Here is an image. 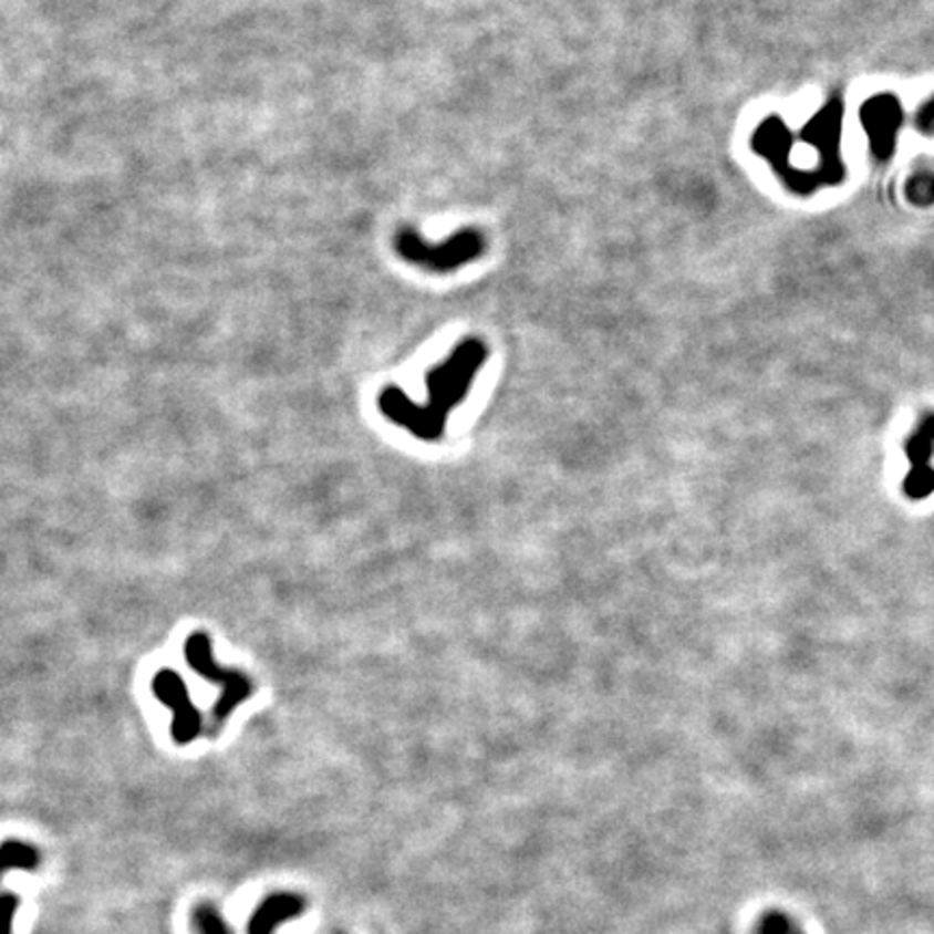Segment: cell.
<instances>
[{
  "label": "cell",
  "mask_w": 934,
  "mask_h": 934,
  "mask_svg": "<svg viewBox=\"0 0 934 934\" xmlns=\"http://www.w3.org/2000/svg\"><path fill=\"white\" fill-rule=\"evenodd\" d=\"M305 909V900L292 893L269 895L253 913L249 922V934H273L288 920H294Z\"/></svg>",
  "instance_id": "cell-8"
},
{
  "label": "cell",
  "mask_w": 934,
  "mask_h": 934,
  "mask_svg": "<svg viewBox=\"0 0 934 934\" xmlns=\"http://www.w3.org/2000/svg\"><path fill=\"white\" fill-rule=\"evenodd\" d=\"M792 147H795V135L786 126L781 117H768L761 122L753 135V149L764 156L777 172V176H786L792 167Z\"/></svg>",
  "instance_id": "cell-7"
},
{
  "label": "cell",
  "mask_w": 934,
  "mask_h": 934,
  "mask_svg": "<svg viewBox=\"0 0 934 934\" xmlns=\"http://www.w3.org/2000/svg\"><path fill=\"white\" fill-rule=\"evenodd\" d=\"M861 126L870 139V149L879 160H888L895 149L897 133L904 124V111L897 97L881 94L870 97L861 106Z\"/></svg>",
  "instance_id": "cell-5"
},
{
  "label": "cell",
  "mask_w": 934,
  "mask_h": 934,
  "mask_svg": "<svg viewBox=\"0 0 934 934\" xmlns=\"http://www.w3.org/2000/svg\"><path fill=\"white\" fill-rule=\"evenodd\" d=\"M152 688H154V695H158V699L163 700L165 705H169L172 712H174L172 734H174L176 743L178 745L193 743L199 736L201 720H199V712L190 703L185 682L176 673L163 671L154 677Z\"/></svg>",
  "instance_id": "cell-6"
},
{
  "label": "cell",
  "mask_w": 934,
  "mask_h": 934,
  "mask_svg": "<svg viewBox=\"0 0 934 934\" xmlns=\"http://www.w3.org/2000/svg\"><path fill=\"white\" fill-rule=\"evenodd\" d=\"M187 657L188 664H193L195 671H199L206 679L224 688V699L217 703V709H215L219 720H226L232 714L234 705L251 695L249 682L240 673H228L215 664L210 639H206L204 634L188 636Z\"/></svg>",
  "instance_id": "cell-4"
},
{
  "label": "cell",
  "mask_w": 934,
  "mask_h": 934,
  "mask_svg": "<svg viewBox=\"0 0 934 934\" xmlns=\"http://www.w3.org/2000/svg\"><path fill=\"white\" fill-rule=\"evenodd\" d=\"M841 122H843V104L841 100L833 97L800 131V139L809 143L820 156L818 172L824 185H840L845 176L840 152Z\"/></svg>",
  "instance_id": "cell-3"
},
{
  "label": "cell",
  "mask_w": 934,
  "mask_h": 934,
  "mask_svg": "<svg viewBox=\"0 0 934 934\" xmlns=\"http://www.w3.org/2000/svg\"><path fill=\"white\" fill-rule=\"evenodd\" d=\"M487 360V346L478 338L464 340L453 355L426 376L428 405L422 407L409 401L398 387H385L378 396L381 412L396 424L407 426L424 439H433L444 430L446 416L466 398L474 376Z\"/></svg>",
  "instance_id": "cell-1"
},
{
  "label": "cell",
  "mask_w": 934,
  "mask_h": 934,
  "mask_svg": "<svg viewBox=\"0 0 934 934\" xmlns=\"http://www.w3.org/2000/svg\"><path fill=\"white\" fill-rule=\"evenodd\" d=\"M193 924L199 934H230L228 924L212 904H199L193 913Z\"/></svg>",
  "instance_id": "cell-10"
},
{
  "label": "cell",
  "mask_w": 934,
  "mask_h": 934,
  "mask_svg": "<svg viewBox=\"0 0 934 934\" xmlns=\"http://www.w3.org/2000/svg\"><path fill=\"white\" fill-rule=\"evenodd\" d=\"M396 253L424 271L430 273H450L478 260L487 251L485 236L476 228L448 236L442 242H428L414 228H401L394 236Z\"/></svg>",
  "instance_id": "cell-2"
},
{
  "label": "cell",
  "mask_w": 934,
  "mask_h": 934,
  "mask_svg": "<svg viewBox=\"0 0 934 934\" xmlns=\"http://www.w3.org/2000/svg\"><path fill=\"white\" fill-rule=\"evenodd\" d=\"M0 876H2V874H0Z\"/></svg>",
  "instance_id": "cell-13"
},
{
  "label": "cell",
  "mask_w": 934,
  "mask_h": 934,
  "mask_svg": "<svg viewBox=\"0 0 934 934\" xmlns=\"http://www.w3.org/2000/svg\"><path fill=\"white\" fill-rule=\"evenodd\" d=\"M915 126L924 135H934V97H931L915 115Z\"/></svg>",
  "instance_id": "cell-12"
},
{
  "label": "cell",
  "mask_w": 934,
  "mask_h": 934,
  "mask_svg": "<svg viewBox=\"0 0 934 934\" xmlns=\"http://www.w3.org/2000/svg\"><path fill=\"white\" fill-rule=\"evenodd\" d=\"M20 906V897L13 893H2L0 895V934H11V924H13V915Z\"/></svg>",
  "instance_id": "cell-11"
},
{
  "label": "cell",
  "mask_w": 934,
  "mask_h": 934,
  "mask_svg": "<svg viewBox=\"0 0 934 934\" xmlns=\"http://www.w3.org/2000/svg\"><path fill=\"white\" fill-rule=\"evenodd\" d=\"M40 865V852L22 841H4L0 845V874L9 870H35Z\"/></svg>",
  "instance_id": "cell-9"
}]
</instances>
